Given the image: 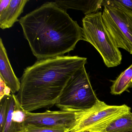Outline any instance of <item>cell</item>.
Returning a JSON list of instances; mask_svg holds the SVG:
<instances>
[{"label": "cell", "mask_w": 132, "mask_h": 132, "mask_svg": "<svg viewBox=\"0 0 132 132\" xmlns=\"http://www.w3.org/2000/svg\"><path fill=\"white\" fill-rule=\"evenodd\" d=\"M19 22L38 60L63 56L83 40L82 28L54 2L45 3L21 17Z\"/></svg>", "instance_id": "6da1fadb"}, {"label": "cell", "mask_w": 132, "mask_h": 132, "mask_svg": "<svg viewBox=\"0 0 132 132\" xmlns=\"http://www.w3.org/2000/svg\"><path fill=\"white\" fill-rule=\"evenodd\" d=\"M86 58L63 55L38 60L24 69L16 95L26 112L56 105L70 79L87 63Z\"/></svg>", "instance_id": "7a4b0ae2"}, {"label": "cell", "mask_w": 132, "mask_h": 132, "mask_svg": "<svg viewBox=\"0 0 132 132\" xmlns=\"http://www.w3.org/2000/svg\"><path fill=\"white\" fill-rule=\"evenodd\" d=\"M83 40L90 43L102 56L109 68L119 65L122 55L104 24L100 11L86 15L82 20Z\"/></svg>", "instance_id": "3957f363"}, {"label": "cell", "mask_w": 132, "mask_h": 132, "mask_svg": "<svg viewBox=\"0 0 132 132\" xmlns=\"http://www.w3.org/2000/svg\"><path fill=\"white\" fill-rule=\"evenodd\" d=\"M98 99L85 66L70 79L55 105L61 110L76 112L91 108Z\"/></svg>", "instance_id": "277c9868"}, {"label": "cell", "mask_w": 132, "mask_h": 132, "mask_svg": "<svg viewBox=\"0 0 132 132\" xmlns=\"http://www.w3.org/2000/svg\"><path fill=\"white\" fill-rule=\"evenodd\" d=\"M130 112L125 104L110 105L98 99L91 108L76 112V123L68 132H106L112 123Z\"/></svg>", "instance_id": "5b68a950"}, {"label": "cell", "mask_w": 132, "mask_h": 132, "mask_svg": "<svg viewBox=\"0 0 132 132\" xmlns=\"http://www.w3.org/2000/svg\"><path fill=\"white\" fill-rule=\"evenodd\" d=\"M104 24L118 48L132 54V11L103 0Z\"/></svg>", "instance_id": "8992f818"}, {"label": "cell", "mask_w": 132, "mask_h": 132, "mask_svg": "<svg viewBox=\"0 0 132 132\" xmlns=\"http://www.w3.org/2000/svg\"><path fill=\"white\" fill-rule=\"evenodd\" d=\"M77 121L76 112L47 110L44 112H26L25 125L71 129ZM68 130V131H69Z\"/></svg>", "instance_id": "52a82bcc"}, {"label": "cell", "mask_w": 132, "mask_h": 132, "mask_svg": "<svg viewBox=\"0 0 132 132\" xmlns=\"http://www.w3.org/2000/svg\"><path fill=\"white\" fill-rule=\"evenodd\" d=\"M0 77L10 88L12 94L18 92L21 82L16 77L10 62L2 38L0 39Z\"/></svg>", "instance_id": "ba28073f"}, {"label": "cell", "mask_w": 132, "mask_h": 132, "mask_svg": "<svg viewBox=\"0 0 132 132\" xmlns=\"http://www.w3.org/2000/svg\"><path fill=\"white\" fill-rule=\"evenodd\" d=\"M28 0H11L8 6L0 13V28L2 30L12 27L23 11Z\"/></svg>", "instance_id": "9c48e42d"}, {"label": "cell", "mask_w": 132, "mask_h": 132, "mask_svg": "<svg viewBox=\"0 0 132 132\" xmlns=\"http://www.w3.org/2000/svg\"><path fill=\"white\" fill-rule=\"evenodd\" d=\"M54 2L66 11L68 9L81 11L85 16L98 12L103 6V0L56 1Z\"/></svg>", "instance_id": "30bf717a"}, {"label": "cell", "mask_w": 132, "mask_h": 132, "mask_svg": "<svg viewBox=\"0 0 132 132\" xmlns=\"http://www.w3.org/2000/svg\"><path fill=\"white\" fill-rule=\"evenodd\" d=\"M131 87L132 64L113 81V84L111 87V93L113 95H120Z\"/></svg>", "instance_id": "8fae6325"}, {"label": "cell", "mask_w": 132, "mask_h": 132, "mask_svg": "<svg viewBox=\"0 0 132 132\" xmlns=\"http://www.w3.org/2000/svg\"><path fill=\"white\" fill-rule=\"evenodd\" d=\"M132 131V112L123 116L111 123L106 132H127Z\"/></svg>", "instance_id": "7c38bea8"}, {"label": "cell", "mask_w": 132, "mask_h": 132, "mask_svg": "<svg viewBox=\"0 0 132 132\" xmlns=\"http://www.w3.org/2000/svg\"><path fill=\"white\" fill-rule=\"evenodd\" d=\"M17 101L16 96L14 94L10 95V104L6 123L3 132H13V113L15 109Z\"/></svg>", "instance_id": "4fadbf2b"}, {"label": "cell", "mask_w": 132, "mask_h": 132, "mask_svg": "<svg viewBox=\"0 0 132 132\" xmlns=\"http://www.w3.org/2000/svg\"><path fill=\"white\" fill-rule=\"evenodd\" d=\"M1 102L0 109V132H3L6 123L10 104V96H5Z\"/></svg>", "instance_id": "5bb4252c"}, {"label": "cell", "mask_w": 132, "mask_h": 132, "mask_svg": "<svg viewBox=\"0 0 132 132\" xmlns=\"http://www.w3.org/2000/svg\"><path fill=\"white\" fill-rule=\"evenodd\" d=\"M68 130L63 128L40 127L28 125L25 126L23 132H68Z\"/></svg>", "instance_id": "9a60e30c"}, {"label": "cell", "mask_w": 132, "mask_h": 132, "mask_svg": "<svg viewBox=\"0 0 132 132\" xmlns=\"http://www.w3.org/2000/svg\"><path fill=\"white\" fill-rule=\"evenodd\" d=\"M7 85L3 79L0 77V100L3 99L5 95V90Z\"/></svg>", "instance_id": "2e32d148"}, {"label": "cell", "mask_w": 132, "mask_h": 132, "mask_svg": "<svg viewBox=\"0 0 132 132\" xmlns=\"http://www.w3.org/2000/svg\"><path fill=\"white\" fill-rule=\"evenodd\" d=\"M11 0H1L0 1V13L3 12L10 4Z\"/></svg>", "instance_id": "e0dca14e"}, {"label": "cell", "mask_w": 132, "mask_h": 132, "mask_svg": "<svg viewBox=\"0 0 132 132\" xmlns=\"http://www.w3.org/2000/svg\"><path fill=\"white\" fill-rule=\"evenodd\" d=\"M132 132V131H129V132Z\"/></svg>", "instance_id": "ac0fdd59"}]
</instances>
